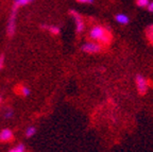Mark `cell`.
<instances>
[{"instance_id": "6da1fadb", "label": "cell", "mask_w": 153, "mask_h": 152, "mask_svg": "<svg viewBox=\"0 0 153 152\" xmlns=\"http://www.w3.org/2000/svg\"><path fill=\"white\" fill-rule=\"evenodd\" d=\"M91 40L100 43V45H108L112 42V33L110 28H103L101 26H94L88 33Z\"/></svg>"}, {"instance_id": "7a4b0ae2", "label": "cell", "mask_w": 153, "mask_h": 152, "mask_svg": "<svg viewBox=\"0 0 153 152\" xmlns=\"http://www.w3.org/2000/svg\"><path fill=\"white\" fill-rule=\"evenodd\" d=\"M135 85L137 93L140 96H145L149 90V82L143 75H136L135 77Z\"/></svg>"}, {"instance_id": "3957f363", "label": "cell", "mask_w": 153, "mask_h": 152, "mask_svg": "<svg viewBox=\"0 0 153 152\" xmlns=\"http://www.w3.org/2000/svg\"><path fill=\"white\" fill-rule=\"evenodd\" d=\"M81 50L83 52L87 53V54H98L102 50V46L97 42L89 40V42H86L81 46Z\"/></svg>"}, {"instance_id": "277c9868", "label": "cell", "mask_w": 153, "mask_h": 152, "mask_svg": "<svg viewBox=\"0 0 153 152\" xmlns=\"http://www.w3.org/2000/svg\"><path fill=\"white\" fill-rule=\"evenodd\" d=\"M16 14H17V10L12 9V12L9 17V20H7V33L10 37H12L15 34L16 31Z\"/></svg>"}, {"instance_id": "5b68a950", "label": "cell", "mask_w": 153, "mask_h": 152, "mask_svg": "<svg viewBox=\"0 0 153 152\" xmlns=\"http://www.w3.org/2000/svg\"><path fill=\"white\" fill-rule=\"evenodd\" d=\"M70 16L74 18V24H76V33H82V32L84 31V29H85V24H84L83 19H82L81 15L79 14V13L76 12V11H74V10H71L69 12Z\"/></svg>"}, {"instance_id": "8992f818", "label": "cell", "mask_w": 153, "mask_h": 152, "mask_svg": "<svg viewBox=\"0 0 153 152\" xmlns=\"http://www.w3.org/2000/svg\"><path fill=\"white\" fill-rule=\"evenodd\" d=\"M13 137H14V133L11 129L5 128L0 131V142L1 143H9L13 139Z\"/></svg>"}, {"instance_id": "52a82bcc", "label": "cell", "mask_w": 153, "mask_h": 152, "mask_svg": "<svg viewBox=\"0 0 153 152\" xmlns=\"http://www.w3.org/2000/svg\"><path fill=\"white\" fill-rule=\"evenodd\" d=\"M115 20L118 22L119 25H122V26H126V25L129 24L130 22V18L128 15L123 14V13H119V14H117L116 16H115Z\"/></svg>"}, {"instance_id": "ba28073f", "label": "cell", "mask_w": 153, "mask_h": 152, "mask_svg": "<svg viewBox=\"0 0 153 152\" xmlns=\"http://www.w3.org/2000/svg\"><path fill=\"white\" fill-rule=\"evenodd\" d=\"M42 28L48 30V31L50 32L51 34H53V35H57V34H60V32H61L60 28H59L57 26H53V25H51V26H48V25H43V26H42Z\"/></svg>"}, {"instance_id": "9c48e42d", "label": "cell", "mask_w": 153, "mask_h": 152, "mask_svg": "<svg viewBox=\"0 0 153 152\" xmlns=\"http://www.w3.org/2000/svg\"><path fill=\"white\" fill-rule=\"evenodd\" d=\"M33 0H14V4H13V9L17 10L18 7H24V5H27L29 3H31Z\"/></svg>"}, {"instance_id": "30bf717a", "label": "cell", "mask_w": 153, "mask_h": 152, "mask_svg": "<svg viewBox=\"0 0 153 152\" xmlns=\"http://www.w3.org/2000/svg\"><path fill=\"white\" fill-rule=\"evenodd\" d=\"M36 131H37V129H36L34 126H29L28 128L26 129L25 135H26V137L31 138V137H33V136L36 134Z\"/></svg>"}, {"instance_id": "8fae6325", "label": "cell", "mask_w": 153, "mask_h": 152, "mask_svg": "<svg viewBox=\"0 0 153 152\" xmlns=\"http://www.w3.org/2000/svg\"><path fill=\"white\" fill-rule=\"evenodd\" d=\"M27 149H26V146L25 144L20 143V144H17L16 146H14L13 148L9 150V152H26Z\"/></svg>"}, {"instance_id": "7c38bea8", "label": "cell", "mask_w": 153, "mask_h": 152, "mask_svg": "<svg viewBox=\"0 0 153 152\" xmlns=\"http://www.w3.org/2000/svg\"><path fill=\"white\" fill-rule=\"evenodd\" d=\"M19 93H20V95L22 96V97H29L30 96V94H31V89H30V87L29 86H26V85H20V87H19Z\"/></svg>"}, {"instance_id": "4fadbf2b", "label": "cell", "mask_w": 153, "mask_h": 152, "mask_svg": "<svg viewBox=\"0 0 153 152\" xmlns=\"http://www.w3.org/2000/svg\"><path fill=\"white\" fill-rule=\"evenodd\" d=\"M14 116V111L11 107H7L3 112V118L4 119H11Z\"/></svg>"}, {"instance_id": "5bb4252c", "label": "cell", "mask_w": 153, "mask_h": 152, "mask_svg": "<svg viewBox=\"0 0 153 152\" xmlns=\"http://www.w3.org/2000/svg\"><path fill=\"white\" fill-rule=\"evenodd\" d=\"M146 34H147L148 40L153 45V25H151V26L148 27V29L146 30Z\"/></svg>"}, {"instance_id": "9a60e30c", "label": "cell", "mask_w": 153, "mask_h": 152, "mask_svg": "<svg viewBox=\"0 0 153 152\" xmlns=\"http://www.w3.org/2000/svg\"><path fill=\"white\" fill-rule=\"evenodd\" d=\"M149 1H150V0H136V4L138 5L139 7H147Z\"/></svg>"}, {"instance_id": "2e32d148", "label": "cell", "mask_w": 153, "mask_h": 152, "mask_svg": "<svg viewBox=\"0 0 153 152\" xmlns=\"http://www.w3.org/2000/svg\"><path fill=\"white\" fill-rule=\"evenodd\" d=\"M4 63H5V55L3 54V53H1V54H0V70L3 69Z\"/></svg>"}, {"instance_id": "e0dca14e", "label": "cell", "mask_w": 153, "mask_h": 152, "mask_svg": "<svg viewBox=\"0 0 153 152\" xmlns=\"http://www.w3.org/2000/svg\"><path fill=\"white\" fill-rule=\"evenodd\" d=\"M147 9H148L149 12L153 13V1H149L148 5H147Z\"/></svg>"}, {"instance_id": "ac0fdd59", "label": "cell", "mask_w": 153, "mask_h": 152, "mask_svg": "<svg viewBox=\"0 0 153 152\" xmlns=\"http://www.w3.org/2000/svg\"><path fill=\"white\" fill-rule=\"evenodd\" d=\"M80 3H93L94 0H76Z\"/></svg>"}, {"instance_id": "d6986e66", "label": "cell", "mask_w": 153, "mask_h": 152, "mask_svg": "<svg viewBox=\"0 0 153 152\" xmlns=\"http://www.w3.org/2000/svg\"><path fill=\"white\" fill-rule=\"evenodd\" d=\"M100 72H105V67H100Z\"/></svg>"}, {"instance_id": "ffe728a7", "label": "cell", "mask_w": 153, "mask_h": 152, "mask_svg": "<svg viewBox=\"0 0 153 152\" xmlns=\"http://www.w3.org/2000/svg\"><path fill=\"white\" fill-rule=\"evenodd\" d=\"M1 100H2V98H1V96H0V102H1Z\"/></svg>"}]
</instances>
